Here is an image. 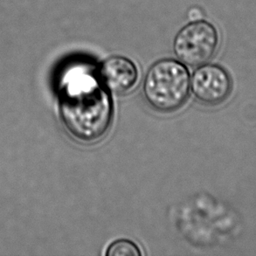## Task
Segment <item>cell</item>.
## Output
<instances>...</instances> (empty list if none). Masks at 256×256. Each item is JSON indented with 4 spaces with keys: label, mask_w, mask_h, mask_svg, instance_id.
<instances>
[{
    "label": "cell",
    "mask_w": 256,
    "mask_h": 256,
    "mask_svg": "<svg viewBox=\"0 0 256 256\" xmlns=\"http://www.w3.org/2000/svg\"><path fill=\"white\" fill-rule=\"evenodd\" d=\"M60 114L73 138L92 144L107 134L113 119V104L93 74L76 70L64 77L60 85Z\"/></svg>",
    "instance_id": "1"
},
{
    "label": "cell",
    "mask_w": 256,
    "mask_h": 256,
    "mask_svg": "<svg viewBox=\"0 0 256 256\" xmlns=\"http://www.w3.org/2000/svg\"><path fill=\"white\" fill-rule=\"evenodd\" d=\"M190 90V74L186 68L176 60L166 59L150 68L142 91L150 107L161 113H170L186 104Z\"/></svg>",
    "instance_id": "2"
},
{
    "label": "cell",
    "mask_w": 256,
    "mask_h": 256,
    "mask_svg": "<svg viewBox=\"0 0 256 256\" xmlns=\"http://www.w3.org/2000/svg\"><path fill=\"white\" fill-rule=\"evenodd\" d=\"M220 37L211 23L198 20L187 24L176 35L173 50L181 62L192 66L206 64L218 48Z\"/></svg>",
    "instance_id": "3"
},
{
    "label": "cell",
    "mask_w": 256,
    "mask_h": 256,
    "mask_svg": "<svg viewBox=\"0 0 256 256\" xmlns=\"http://www.w3.org/2000/svg\"><path fill=\"white\" fill-rule=\"evenodd\" d=\"M190 88L200 104L216 106L228 98L232 91V80L222 66L204 64L194 72Z\"/></svg>",
    "instance_id": "4"
},
{
    "label": "cell",
    "mask_w": 256,
    "mask_h": 256,
    "mask_svg": "<svg viewBox=\"0 0 256 256\" xmlns=\"http://www.w3.org/2000/svg\"><path fill=\"white\" fill-rule=\"evenodd\" d=\"M100 78L108 90L116 94H124L135 86L138 72L130 60L113 56L102 64Z\"/></svg>",
    "instance_id": "5"
},
{
    "label": "cell",
    "mask_w": 256,
    "mask_h": 256,
    "mask_svg": "<svg viewBox=\"0 0 256 256\" xmlns=\"http://www.w3.org/2000/svg\"><path fill=\"white\" fill-rule=\"evenodd\" d=\"M107 256H142L138 246L128 240H118L108 248Z\"/></svg>",
    "instance_id": "6"
}]
</instances>
